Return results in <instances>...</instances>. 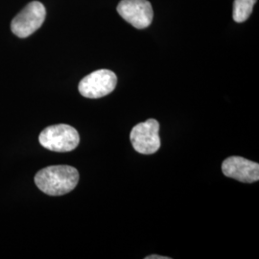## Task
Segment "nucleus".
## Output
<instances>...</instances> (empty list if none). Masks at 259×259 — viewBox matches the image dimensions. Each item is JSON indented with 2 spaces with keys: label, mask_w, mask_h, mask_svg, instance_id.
Instances as JSON below:
<instances>
[{
  "label": "nucleus",
  "mask_w": 259,
  "mask_h": 259,
  "mask_svg": "<svg viewBox=\"0 0 259 259\" xmlns=\"http://www.w3.org/2000/svg\"><path fill=\"white\" fill-rule=\"evenodd\" d=\"M79 172L69 165H53L39 170L35 176L37 188L49 196L71 192L79 183Z\"/></svg>",
  "instance_id": "f257e3e1"
},
{
  "label": "nucleus",
  "mask_w": 259,
  "mask_h": 259,
  "mask_svg": "<svg viewBox=\"0 0 259 259\" xmlns=\"http://www.w3.org/2000/svg\"><path fill=\"white\" fill-rule=\"evenodd\" d=\"M38 141L42 147L50 151L66 153L77 148L80 143V136L73 127L58 124L44 130L38 137Z\"/></svg>",
  "instance_id": "f03ea898"
},
{
  "label": "nucleus",
  "mask_w": 259,
  "mask_h": 259,
  "mask_svg": "<svg viewBox=\"0 0 259 259\" xmlns=\"http://www.w3.org/2000/svg\"><path fill=\"white\" fill-rule=\"evenodd\" d=\"M46 17L45 5L38 1H32L12 20L11 30L17 37L25 38L41 27Z\"/></svg>",
  "instance_id": "7ed1b4c3"
},
{
  "label": "nucleus",
  "mask_w": 259,
  "mask_h": 259,
  "mask_svg": "<svg viewBox=\"0 0 259 259\" xmlns=\"http://www.w3.org/2000/svg\"><path fill=\"white\" fill-rule=\"evenodd\" d=\"M117 84V77L109 69H99L87 75L79 83V93L85 98L98 99L112 93Z\"/></svg>",
  "instance_id": "20e7f679"
},
{
  "label": "nucleus",
  "mask_w": 259,
  "mask_h": 259,
  "mask_svg": "<svg viewBox=\"0 0 259 259\" xmlns=\"http://www.w3.org/2000/svg\"><path fill=\"white\" fill-rule=\"evenodd\" d=\"M158 132L159 123L156 119H148L136 125L130 136L133 147L142 155L155 154L160 148Z\"/></svg>",
  "instance_id": "39448f33"
},
{
  "label": "nucleus",
  "mask_w": 259,
  "mask_h": 259,
  "mask_svg": "<svg viewBox=\"0 0 259 259\" xmlns=\"http://www.w3.org/2000/svg\"><path fill=\"white\" fill-rule=\"evenodd\" d=\"M117 12L123 19L137 29H145L153 21V8L148 0H121Z\"/></svg>",
  "instance_id": "423d86ee"
},
{
  "label": "nucleus",
  "mask_w": 259,
  "mask_h": 259,
  "mask_svg": "<svg viewBox=\"0 0 259 259\" xmlns=\"http://www.w3.org/2000/svg\"><path fill=\"white\" fill-rule=\"evenodd\" d=\"M223 174L246 184H252L259 180V164L242 157H230L224 160Z\"/></svg>",
  "instance_id": "0eeeda50"
},
{
  "label": "nucleus",
  "mask_w": 259,
  "mask_h": 259,
  "mask_svg": "<svg viewBox=\"0 0 259 259\" xmlns=\"http://www.w3.org/2000/svg\"><path fill=\"white\" fill-rule=\"evenodd\" d=\"M256 1L257 0H234L232 13L234 21L242 23L249 19Z\"/></svg>",
  "instance_id": "6e6552de"
},
{
  "label": "nucleus",
  "mask_w": 259,
  "mask_h": 259,
  "mask_svg": "<svg viewBox=\"0 0 259 259\" xmlns=\"http://www.w3.org/2000/svg\"><path fill=\"white\" fill-rule=\"evenodd\" d=\"M145 259H170V257H165V256H158V255H155V254H153V255H149V256H146Z\"/></svg>",
  "instance_id": "1a4fd4ad"
}]
</instances>
